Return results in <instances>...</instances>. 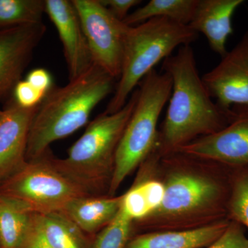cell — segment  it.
<instances>
[{"instance_id":"cell-19","label":"cell","mask_w":248,"mask_h":248,"mask_svg":"<svg viewBox=\"0 0 248 248\" xmlns=\"http://www.w3.org/2000/svg\"><path fill=\"white\" fill-rule=\"evenodd\" d=\"M197 3L198 0H151L128 14L123 22L130 27H135L153 18L165 17L188 25Z\"/></svg>"},{"instance_id":"cell-13","label":"cell","mask_w":248,"mask_h":248,"mask_svg":"<svg viewBox=\"0 0 248 248\" xmlns=\"http://www.w3.org/2000/svg\"><path fill=\"white\" fill-rule=\"evenodd\" d=\"M164 187V200L155 212L159 215L188 213L218 200L224 193L223 187L215 181L184 173L170 176Z\"/></svg>"},{"instance_id":"cell-18","label":"cell","mask_w":248,"mask_h":248,"mask_svg":"<svg viewBox=\"0 0 248 248\" xmlns=\"http://www.w3.org/2000/svg\"><path fill=\"white\" fill-rule=\"evenodd\" d=\"M34 223L54 248H87L86 234L62 212L34 214Z\"/></svg>"},{"instance_id":"cell-28","label":"cell","mask_w":248,"mask_h":248,"mask_svg":"<svg viewBox=\"0 0 248 248\" xmlns=\"http://www.w3.org/2000/svg\"><path fill=\"white\" fill-rule=\"evenodd\" d=\"M34 218V216H33ZM21 248H54L46 241L44 236L36 228L34 219L32 227Z\"/></svg>"},{"instance_id":"cell-1","label":"cell","mask_w":248,"mask_h":248,"mask_svg":"<svg viewBox=\"0 0 248 248\" xmlns=\"http://www.w3.org/2000/svg\"><path fill=\"white\" fill-rule=\"evenodd\" d=\"M162 68L172 81L167 113L158 139L163 151H178L199 136L217 133L230 123L232 110L220 107L210 97L197 70L191 45L183 46L175 55L165 59Z\"/></svg>"},{"instance_id":"cell-14","label":"cell","mask_w":248,"mask_h":248,"mask_svg":"<svg viewBox=\"0 0 248 248\" xmlns=\"http://www.w3.org/2000/svg\"><path fill=\"white\" fill-rule=\"evenodd\" d=\"M244 0H198L189 27L206 37L210 48L223 58L226 44L234 32L232 18Z\"/></svg>"},{"instance_id":"cell-20","label":"cell","mask_w":248,"mask_h":248,"mask_svg":"<svg viewBox=\"0 0 248 248\" xmlns=\"http://www.w3.org/2000/svg\"><path fill=\"white\" fill-rule=\"evenodd\" d=\"M164 192L161 183H140L122 196V209L133 220L143 218L157 210L164 200Z\"/></svg>"},{"instance_id":"cell-21","label":"cell","mask_w":248,"mask_h":248,"mask_svg":"<svg viewBox=\"0 0 248 248\" xmlns=\"http://www.w3.org/2000/svg\"><path fill=\"white\" fill-rule=\"evenodd\" d=\"M45 0H0V29L42 22Z\"/></svg>"},{"instance_id":"cell-7","label":"cell","mask_w":248,"mask_h":248,"mask_svg":"<svg viewBox=\"0 0 248 248\" xmlns=\"http://www.w3.org/2000/svg\"><path fill=\"white\" fill-rule=\"evenodd\" d=\"M89 44L93 63L120 79L124 43L130 26L116 18L100 0H72Z\"/></svg>"},{"instance_id":"cell-10","label":"cell","mask_w":248,"mask_h":248,"mask_svg":"<svg viewBox=\"0 0 248 248\" xmlns=\"http://www.w3.org/2000/svg\"><path fill=\"white\" fill-rule=\"evenodd\" d=\"M46 31L43 22L0 29V100L13 95Z\"/></svg>"},{"instance_id":"cell-6","label":"cell","mask_w":248,"mask_h":248,"mask_svg":"<svg viewBox=\"0 0 248 248\" xmlns=\"http://www.w3.org/2000/svg\"><path fill=\"white\" fill-rule=\"evenodd\" d=\"M0 192L37 214L61 212L72 201L92 195L54 166L49 151L38 159L27 161L1 183Z\"/></svg>"},{"instance_id":"cell-22","label":"cell","mask_w":248,"mask_h":248,"mask_svg":"<svg viewBox=\"0 0 248 248\" xmlns=\"http://www.w3.org/2000/svg\"><path fill=\"white\" fill-rule=\"evenodd\" d=\"M240 169L231 182L228 208L232 221L248 228V166Z\"/></svg>"},{"instance_id":"cell-12","label":"cell","mask_w":248,"mask_h":248,"mask_svg":"<svg viewBox=\"0 0 248 248\" xmlns=\"http://www.w3.org/2000/svg\"><path fill=\"white\" fill-rule=\"evenodd\" d=\"M37 108L21 107L12 97L4 109L0 120V184L27 162L29 130Z\"/></svg>"},{"instance_id":"cell-8","label":"cell","mask_w":248,"mask_h":248,"mask_svg":"<svg viewBox=\"0 0 248 248\" xmlns=\"http://www.w3.org/2000/svg\"><path fill=\"white\" fill-rule=\"evenodd\" d=\"M232 110L231 121L224 128L201 137L177 152L230 167L248 166V104L232 107Z\"/></svg>"},{"instance_id":"cell-4","label":"cell","mask_w":248,"mask_h":248,"mask_svg":"<svg viewBox=\"0 0 248 248\" xmlns=\"http://www.w3.org/2000/svg\"><path fill=\"white\" fill-rule=\"evenodd\" d=\"M199 34L188 25L165 17L130 27L124 43L122 72L106 113H115L128 102L140 81L178 47L190 45Z\"/></svg>"},{"instance_id":"cell-23","label":"cell","mask_w":248,"mask_h":248,"mask_svg":"<svg viewBox=\"0 0 248 248\" xmlns=\"http://www.w3.org/2000/svg\"><path fill=\"white\" fill-rule=\"evenodd\" d=\"M133 221L121 207L113 221L98 233L93 248H125L129 241Z\"/></svg>"},{"instance_id":"cell-25","label":"cell","mask_w":248,"mask_h":248,"mask_svg":"<svg viewBox=\"0 0 248 248\" xmlns=\"http://www.w3.org/2000/svg\"><path fill=\"white\" fill-rule=\"evenodd\" d=\"M46 94L35 89L27 80H21L15 87L13 97L21 107L32 108L38 107Z\"/></svg>"},{"instance_id":"cell-9","label":"cell","mask_w":248,"mask_h":248,"mask_svg":"<svg viewBox=\"0 0 248 248\" xmlns=\"http://www.w3.org/2000/svg\"><path fill=\"white\" fill-rule=\"evenodd\" d=\"M202 79L210 97L223 108L248 105V31Z\"/></svg>"},{"instance_id":"cell-11","label":"cell","mask_w":248,"mask_h":248,"mask_svg":"<svg viewBox=\"0 0 248 248\" xmlns=\"http://www.w3.org/2000/svg\"><path fill=\"white\" fill-rule=\"evenodd\" d=\"M46 14L58 30L63 45L70 81L94 64L79 16L72 1L45 0Z\"/></svg>"},{"instance_id":"cell-5","label":"cell","mask_w":248,"mask_h":248,"mask_svg":"<svg viewBox=\"0 0 248 248\" xmlns=\"http://www.w3.org/2000/svg\"><path fill=\"white\" fill-rule=\"evenodd\" d=\"M139 86L136 105L116 151L109 196L115 193L124 179L157 145L158 121L170 97L172 81L168 73L153 69Z\"/></svg>"},{"instance_id":"cell-29","label":"cell","mask_w":248,"mask_h":248,"mask_svg":"<svg viewBox=\"0 0 248 248\" xmlns=\"http://www.w3.org/2000/svg\"><path fill=\"white\" fill-rule=\"evenodd\" d=\"M4 110H0V120H1V118H2L3 117V116H4Z\"/></svg>"},{"instance_id":"cell-15","label":"cell","mask_w":248,"mask_h":248,"mask_svg":"<svg viewBox=\"0 0 248 248\" xmlns=\"http://www.w3.org/2000/svg\"><path fill=\"white\" fill-rule=\"evenodd\" d=\"M122 202V196H86L72 201L61 212L85 234L92 235L113 221Z\"/></svg>"},{"instance_id":"cell-26","label":"cell","mask_w":248,"mask_h":248,"mask_svg":"<svg viewBox=\"0 0 248 248\" xmlns=\"http://www.w3.org/2000/svg\"><path fill=\"white\" fill-rule=\"evenodd\" d=\"M35 89L47 94L53 89V79L45 68H35L29 72L26 79Z\"/></svg>"},{"instance_id":"cell-16","label":"cell","mask_w":248,"mask_h":248,"mask_svg":"<svg viewBox=\"0 0 248 248\" xmlns=\"http://www.w3.org/2000/svg\"><path fill=\"white\" fill-rule=\"evenodd\" d=\"M231 222L221 221L196 229L151 233L129 240L125 248H202L213 244Z\"/></svg>"},{"instance_id":"cell-17","label":"cell","mask_w":248,"mask_h":248,"mask_svg":"<svg viewBox=\"0 0 248 248\" xmlns=\"http://www.w3.org/2000/svg\"><path fill=\"white\" fill-rule=\"evenodd\" d=\"M34 214L19 201L0 192V248H22Z\"/></svg>"},{"instance_id":"cell-2","label":"cell","mask_w":248,"mask_h":248,"mask_svg":"<svg viewBox=\"0 0 248 248\" xmlns=\"http://www.w3.org/2000/svg\"><path fill=\"white\" fill-rule=\"evenodd\" d=\"M115 80L93 64L66 86L50 90L37 107L31 122L27 161L43 156L53 142L70 136L86 125L94 108L115 91Z\"/></svg>"},{"instance_id":"cell-27","label":"cell","mask_w":248,"mask_h":248,"mask_svg":"<svg viewBox=\"0 0 248 248\" xmlns=\"http://www.w3.org/2000/svg\"><path fill=\"white\" fill-rule=\"evenodd\" d=\"M111 14L122 21L128 16V11L134 6L142 2L140 0H100Z\"/></svg>"},{"instance_id":"cell-24","label":"cell","mask_w":248,"mask_h":248,"mask_svg":"<svg viewBox=\"0 0 248 248\" xmlns=\"http://www.w3.org/2000/svg\"><path fill=\"white\" fill-rule=\"evenodd\" d=\"M207 248H248V238L243 226L232 221L224 232Z\"/></svg>"},{"instance_id":"cell-3","label":"cell","mask_w":248,"mask_h":248,"mask_svg":"<svg viewBox=\"0 0 248 248\" xmlns=\"http://www.w3.org/2000/svg\"><path fill=\"white\" fill-rule=\"evenodd\" d=\"M138 97L137 89L120 110L98 115L69 148L65 159L51 155L54 166L91 195H100V191L107 184L109 188L116 151Z\"/></svg>"}]
</instances>
